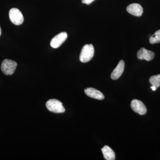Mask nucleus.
Returning <instances> with one entry per match:
<instances>
[{"label": "nucleus", "instance_id": "nucleus-4", "mask_svg": "<svg viewBox=\"0 0 160 160\" xmlns=\"http://www.w3.org/2000/svg\"><path fill=\"white\" fill-rule=\"evenodd\" d=\"M9 18L12 22L19 26L24 22V17L22 12L17 8H12L9 11Z\"/></svg>", "mask_w": 160, "mask_h": 160}, {"label": "nucleus", "instance_id": "nucleus-15", "mask_svg": "<svg viewBox=\"0 0 160 160\" xmlns=\"http://www.w3.org/2000/svg\"><path fill=\"white\" fill-rule=\"evenodd\" d=\"M150 88H151V89H152V90H153V91H155V90H156L157 89V88H156V87H155V86H151Z\"/></svg>", "mask_w": 160, "mask_h": 160}, {"label": "nucleus", "instance_id": "nucleus-6", "mask_svg": "<svg viewBox=\"0 0 160 160\" xmlns=\"http://www.w3.org/2000/svg\"><path fill=\"white\" fill-rule=\"evenodd\" d=\"M131 107L133 111L141 115L146 114L147 109L142 102L139 100H132L131 103Z\"/></svg>", "mask_w": 160, "mask_h": 160}, {"label": "nucleus", "instance_id": "nucleus-8", "mask_svg": "<svg viewBox=\"0 0 160 160\" xmlns=\"http://www.w3.org/2000/svg\"><path fill=\"white\" fill-rule=\"evenodd\" d=\"M126 10L129 13L136 17L141 16L142 14V7L138 4L133 3L127 6Z\"/></svg>", "mask_w": 160, "mask_h": 160}, {"label": "nucleus", "instance_id": "nucleus-11", "mask_svg": "<svg viewBox=\"0 0 160 160\" xmlns=\"http://www.w3.org/2000/svg\"><path fill=\"white\" fill-rule=\"evenodd\" d=\"M102 152L105 159L106 160H114L115 155L114 151L109 147L106 146L102 149Z\"/></svg>", "mask_w": 160, "mask_h": 160}, {"label": "nucleus", "instance_id": "nucleus-10", "mask_svg": "<svg viewBox=\"0 0 160 160\" xmlns=\"http://www.w3.org/2000/svg\"><path fill=\"white\" fill-rule=\"evenodd\" d=\"M124 68H125V62L123 60H121L118 64V66L112 72L111 78L114 80L118 79L122 74Z\"/></svg>", "mask_w": 160, "mask_h": 160}, {"label": "nucleus", "instance_id": "nucleus-1", "mask_svg": "<svg viewBox=\"0 0 160 160\" xmlns=\"http://www.w3.org/2000/svg\"><path fill=\"white\" fill-rule=\"evenodd\" d=\"M94 53V47L92 44L83 46L80 55V60L82 62H89L93 58Z\"/></svg>", "mask_w": 160, "mask_h": 160}, {"label": "nucleus", "instance_id": "nucleus-14", "mask_svg": "<svg viewBox=\"0 0 160 160\" xmlns=\"http://www.w3.org/2000/svg\"><path fill=\"white\" fill-rule=\"evenodd\" d=\"M95 0H82V2L87 5H89L92 3Z\"/></svg>", "mask_w": 160, "mask_h": 160}, {"label": "nucleus", "instance_id": "nucleus-5", "mask_svg": "<svg viewBox=\"0 0 160 160\" xmlns=\"http://www.w3.org/2000/svg\"><path fill=\"white\" fill-rule=\"evenodd\" d=\"M67 33L66 32H62L55 36L50 42V46L52 48L56 49L59 47L67 39Z\"/></svg>", "mask_w": 160, "mask_h": 160}, {"label": "nucleus", "instance_id": "nucleus-13", "mask_svg": "<svg viewBox=\"0 0 160 160\" xmlns=\"http://www.w3.org/2000/svg\"><path fill=\"white\" fill-rule=\"evenodd\" d=\"M149 42L151 44L160 43V29L156 32L153 35L150 37Z\"/></svg>", "mask_w": 160, "mask_h": 160}, {"label": "nucleus", "instance_id": "nucleus-3", "mask_svg": "<svg viewBox=\"0 0 160 160\" xmlns=\"http://www.w3.org/2000/svg\"><path fill=\"white\" fill-rule=\"evenodd\" d=\"M17 65V63L15 61L5 59L2 63L1 70L6 75H10L14 73Z\"/></svg>", "mask_w": 160, "mask_h": 160}, {"label": "nucleus", "instance_id": "nucleus-2", "mask_svg": "<svg viewBox=\"0 0 160 160\" xmlns=\"http://www.w3.org/2000/svg\"><path fill=\"white\" fill-rule=\"evenodd\" d=\"M46 106L49 111L54 113H63L65 112L62 103L57 99L49 100L46 102Z\"/></svg>", "mask_w": 160, "mask_h": 160}, {"label": "nucleus", "instance_id": "nucleus-16", "mask_svg": "<svg viewBox=\"0 0 160 160\" xmlns=\"http://www.w3.org/2000/svg\"><path fill=\"white\" fill-rule=\"evenodd\" d=\"M1 34H2V29H1V27H0V36L1 35Z\"/></svg>", "mask_w": 160, "mask_h": 160}, {"label": "nucleus", "instance_id": "nucleus-7", "mask_svg": "<svg viewBox=\"0 0 160 160\" xmlns=\"http://www.w3.org/2000/svg\"><path fill=\"white\" fill-rule=\"evenodd\" d=\"M154 57L155 54L153 52L147 50L144 48H141L137 52L138 58L140 60L150 61L154 58Z\"/></svg>", "mask_w": 160, "mask_h": 160}, {"label": "nucleus", "instance_id": "nucleus-9", "mask_svg": "<svg viewBox=\"0 0 160 160\" xmlns=\"http://www.w3.org/2000/svg\"><path fill=\"white\" fill-rule=\"evenodd\" d=\"M86 95L92 98L99 100L104 99V96L101 91L93 88H88L85 89Z\"/></svg>", "mask_w": 160, "mask_h": 160}, {"label": "nucleus", "instance_id": "nucleus-12", "mask_svg": "<svg viewBox=\"0 0 160 160\" xmlns=\"http://www.w3.org/2000/svg\"><path fill=\"white\" fill-rule=\"evenodd\" d=\"M149 81L152 86H154L158 89L160 86V74L151 77Z\"/></svg>", "mask_w": 160, "mask_h": 160}]
</instances>
